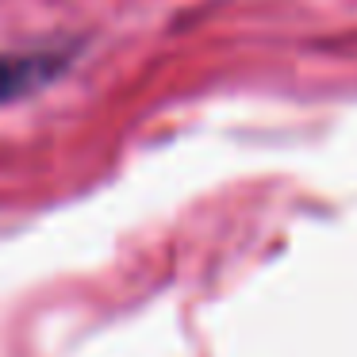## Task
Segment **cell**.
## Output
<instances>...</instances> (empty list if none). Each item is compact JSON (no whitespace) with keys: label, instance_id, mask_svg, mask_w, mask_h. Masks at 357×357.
<instances>
[{"label":"cell","instance_id":"6da1fadb","mask_svg":"<svg viewBox=\"0 0 357 357\" xmlns=\"http://www.w3.org/2000/svg\"><path fill=\"white\" fill-rule=\"evenodd\" d=\"M77 47L54 43V47H27V50H0V104L24 100L31 93H43L54 85L73 66Z\"/></svg>","mask_w":357,"mask_h":357}]
</instances>
